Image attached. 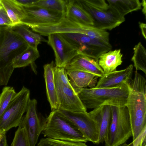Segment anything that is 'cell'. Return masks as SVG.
<instances>
[{
    "mask_svg": "<svg viewBox=\"0 0 146 146\" xmlns=\"http://www.w3.org/2000/svg\"><path fill=\"white\" fill-rule=\"evenodd\" d=\"M66 4V0H38L31 6H37L50 10L65 13Z\"/></svg>",
    "mask_w": 146,
    "mask_h": 146,
    "instance_id": "cell-26",
    "label": "cell"
},
{
    "mask_svg": "<svg viewBox=\"0 0 146 146\" xmlns=\"http://www.w3.org/2000/svg\"><path fill=\"white\" fill-rule=\"evenodd\" d=\"M17 93L12 86H5L0 94V117L7 109Z\"/></svg>",
    "mask_w": 146,
    "mask_h": 146,
    "instance_id": "cell-27",
    "label": "cell"
},
{
    "mask_svg": "<svg viewBox=\"0 0 146 146\" xmlns=\"http://www.w3.org/2000/svg\"><path fill=\"white\" fill-rule=\"evenodd\" d=\"M11 27L0 26V86H6L14 69L12 61L29 46Z\"/></svg>",
    "mask_w": 146,
    "mask_h": 146,
    "instance_id": "cell-2",
    "label": "cell"
},
{
    "mask_svg": "<svg viewBox=\"0 0 146 146\" xmlns=\"http://www.w3.org/2000/svg\"><path fill=\"white\" fill-rule=\"evenodd\" d=\"M2 7L0 4V10L2 8Z\"/></svg>",
    "mask_w": 146,
    "mask_h": 146,
    "instance_id": "cell-37",
    "label": "cell"
},
{
    "mask_svg": "<svg viewBox=\"0 0 146 146\" xmlns=\"http://www.w3.org/2000/svg\"><path fill=\"white\" fill-rule=\"evenodd\" d=\"M65 17L78 23L93 26L91 16L78 3L76 0H66Z\"/></svg>",
    "mask_w": 146,
    "mask_h": 146,
    "instance_id": "cell-19",
    "label": "cell"
},
{
    "mask_svg": "<svg viewBox=\"0 0 146 146\" xmlns=\"http://www.w3.org/2000/svg\"><path fill=\"white\" fill-rule=\"evenodd\" d=\"M66 71L70 82L76 92L87 87H94L98 82V77L90 73L76 70Z\"/></svg>",
    "mask_w": 146,
    "mask_h": 146,
    "instance_id": "cell-18",
    "label": "cell"
},
{
    "mask_svg": "<svg viewBox=\"0 0 146 146\" xmlns=\"http://www.w3.org/2000/svg\"><path fill=\"white\" fill-rule=\"evenodd\" d=\"M133 68V65L131 64L125 69L104 74L99 79L95 87L114 88L127 83L131 79Z\"/></svg>",
    "mask_w": 146,
    "mask_h": 146,
    "instance_id": "cell-14",
    "label": "cell"
},
{
    "mask_svg": "<svg viewBox=\"0 0 146 146\" xmlns=\"http://www.w3.org/2000/svg\"><path fill=\"white\" fill-rule=\"evenodd\" d=\"M12 27L11 21L6 11L2 7L0 10V26Z\"/></svg>",
    "mask_w": 146,
    "mask_h": 146,
    "instance_id": "cell-31",
    "label": "cell"
},
{
    "mask_svg": "<svg viewBox=\"0 0 146 146\" xmlns=\"http://www.w3.org/2000/svg\"><path fill=\"white\" fill-rule=\"evenodd\" d=\"M128 93L125 106L130 117L133 140L146 127V80L137 70L127 83Z\"/></svg>",
    "mask_w": 146,
    "mask_h": 146,
    "instance_id": "cell-1",
    "label": "cell"
},
{
    "mask_svg": "<svg viewBox=\"0 0 146 146\" xmlns=\"http://www.w3.org/2000/svg\"><path fill=\"white\" fill-rule=\"evenodd\" d=\"M141 5L143 7L142 12L146 17V1L143 0L141 3Z\"/></svg>",
    "mask_w": 146,
    "mask_h": 146,
    "instance_id": "cell-34",
    "label": "cell"
},
{
    "mask_svg": "<svg viewBox=\"0 0 146 146\" xmlns=\"http://www.w3.org/2000/svg\"><path fill=\"white\" fill-rule=\"evenodd\" d=\"M18 126L11 146H29L24 129L21 124Z\"/></svg>",
    "mask_w": 146,
    "mask_h": 146,
    "instance_id": "cell-29",
    "label": "cell"
},
{
    "mask_svg": "<svg viewBox=\"0 0 146 146\" xmlns=\"http://www.w3.org/2000/svg\"><path fill=\"white\" fill-rule=\"evenodd\" d=\"M37 146H89L85 143L56 140L46 137L41 138Z\"/></svg>",
    "mask_w": 146,
    "mask_h": 146,
    "instance_id": "cell-28",
    "label": "cell"
},
{
    "mask_svg": "<svg viewBox=\"0 0 146 146\" xmlns=\"http://www.w3.org/2000/svg\"><path fill=\"white\" fill-rule=\"evenodd\" d=\"M109 5L121 15L125 16L131 12L141 9V3L139 0H107Z\"/></svg>",
    "mask_w": 146,
    "mask_h": 146,
    "instance_id": "cell-24",
    "label": "cell"
},
{
    "mask_svg": "<svg viewBox=\"0 0 146 146\" xmlns=\"http://www.w3.org/2000/svg\"><path fill=\"white\" fill-rule=\"evenodd\" d=\"M76 93L86 109H94L103 106H125L128 90L126 83L111 88H84Z\"/></svg>",
    "mask_w": 146,
    "mask_h": 146,
    "instance_id": "cell-3",
    "label": "cell"
},
{
    "mask_svg": "<svg viewBox=\"0 0 146 146\" xmlns=\"http://www.w3.org/2000/svg\"><path fill=\"white\" fill-rule=\"evenodd\" d=\"M139 26L141 31L142 35L145 39H146V24L145 23L139 22Z\"/></svg>",
    "mask_w": 146,
    "mask_h": 146,
    "instance_id": "cell-32",
    "label": "cell"
},
{
    "mask_svg": "<svg viewBox=\"0 0 146 146\" xmlns=\"http://www.w3.org/2000/svg\"><path fill=\"white\" fill-rule=\"evenodd\" d=\"M48 36L47 43L54 52L56 66L64 68L74 57L79 54L77 48L60 33L51 34Z\"/></svg>",
    "mask_w": 146,
    "mask_h": 146,
    "instance_id": "cell-11",
    "label": "cell"
},
{
    "mask_svg": "<svg viewBox=\"0 0 146 146\" xmlns=\"http://www.w3.org/2000/svg\"><path fill=\"white\" fill-rule=\"evenodd\" d=\"M66 71L79 70L92 74L100 78L104 73L98 60L82 54H78L64 68Z\"/></svg>",
    "mask_w": 146,
    "mask_h": 146,
    "instance_id": "cell-15",
    "label": "cell"
},
{
    "mask_svg": "<svg viewBox=\"0 0 146 146\" xmlns=\"http://www.w3.org/2000/svg\"><path fill=\"white\" fill-rule=\"evenodd\" d=\"M0 4L9 17L12 27L21 24L26 16L24 7L15 0H0Z\"/></svg>",
    "mask_w": 146,
    "mask_h": 146,
    "instance_id": "cell-21",
    "label": "cell"
},
{
    "mask_svg": "<svg viewBox=\"0 0 146 146\" xmlns=\"http://www.w3.org/2000/svg\"><path fill=\"white\" fill-rule=\"evenodd\" d=\"M37 49L29 46L21 54L16 56L12 60L14 69L26 67L34 63L40 56Z\"/></svg>",
    "mask_w": 146,
    "mask_h": 146,
    "instance_id": "cell-23",
    "label": "cell"
},
{
    "mask_svg": "<svg viewBox=\"0 0 146 146\" xmlns=\"http://www.w3.org/2000/svg\"><path fill=\"white\" fill-rule=\"evenodd\" d=\"M24 7L26 16L21 24L31 28L56 24L65 17V13L37 6Z\"/></svg>",
    "mask_w": 146,
    "mask_h": 146,
    "instance_id": "cell-10",
    "label": "cell"
},
{
    "mask_svg": "<svg viewBox=\"0 0 146 146\" xmlns=\"http://www.w3.org/2000/svg\"><path fill=\"white\" fill-rule=\"evenodd\" d=\"M41 134L58 140L85 143L89 141L78 128L57 110H52L44 119Z\"/></svg>",
    "mask_w": 146,
    "mask_h": 146,
    "instance_id": "cell-4",
    "label": "cell"
},
{
    "mask_svg": "<svg viewBox=\"0 0 146 146\" xmlns=\"http://www.w3.org/2000/svg\"><path fill=\"white\" fill-rule=\"evenodd\" d=\"M29 89L23 86L0 117V133H5L20 124L30 99Z\"/></svg>",
    "mask_w": 146,
    "mask_h": 146,
    "instance_id": "cell-6",
    "label": "cell"
},
{
    "mask_svg": "<svg viewBox=\"0 0 146 146\" xmlns=\"http://www.w3.org/2000/svg\"><path fill=\"white\" fill-rule=\"evenodd\" d=\"M0 146H9L8 144L6 133H5L0 141Z\"/></svg>",
    "mask_w": 146,
    "mask_h": 146,
    "instance_id": "cell-33",
    "label": "cell"
},
{
    "mask_svg": "<svg viewBox=\"0 0 146 146\" xmlns=\"http://www.w3.org/2000/svg\"><path fill=\"white\" fill-rule=\"evenodd\" d=\"M122 56L120 49L110 50L101 55L98 62L104 74L116 71L117 67L122 63Z\"/></svg>",
    "mask_w": 146,
    "mask_h": 146,
    "instance_id": "cell-20",
    "label": "cell"
},
{
    "mask_svg": "<svg viewBox=\"0 0 146 146\" xmlns=\"http://www.w3.org/2000/svg\"><path fill=\"white\" fill-rule=\"evenodd\" d=\"M60 33L71 44L77 48L79 54L84 55L98 60L102 54L111 50V45L83 34Z\"/></svg>",
    "mask_w": 146,
    "mask_h": 146,
    "instance_id": "cell-8",
    "label": "cell"
},
{
    "mask_svg": "<svg viewBox=\"0 0 146 146\" xmlns=\"http://www.w3.org/2000/svg\"><path fill=\"white\" fill-rule=\"evenodd\" d=\"M146 127L132 141L134 146H146Z\"/></svg>",
    "mask_w": 146,
    "mask_h": 146,
    "instance_id": "cell-30",
    "label": "cell"
},
{
    "mask_svg": "<svg viewBox=\"0 0 146 146\" xmlns=\"http://www.w3.org/2000/svg\"><path fill=\"white\" fill-rule=\"evenodd\" d=\"M55 67L53 61L43 66L46 95L52 110L59 108L54 77Z\"/></svg>",
    "mask_w": 146,
    "mask_h": 146,
    "instance_id": "cell-17",
    "label": "cell"
},
{
    "mask_svg": "<svg viewBox=\"0 0 146 146\" xmlns=\"http://www.w3.org/2000/svg\"><path fill=\"white\" fill-rule=\"evenodd\" d=\"M55 82L58 108L74 111H86L87 109L81 102L70 83L63 84L55 80Z\"/></svg>",
    "mask_w": 146,
    "mask_h": 146,
    "instance_id": "cell-13",
    "label": "cell"
},
{
    "mask_svg": "<svg viewBox=\"0 0 146 146\" xmlns=\"http://www.w3.org/2000/svg\"><path fill=\"white\" fill-rule=\"evenodd\" d=\"M37 101L30 99L20 123L24 129L29 146H35L42 130L44 119L41 120L36 112Z\"/></svg>",
    "mask_w": 146,
    "mask_h": 146,
    "instance_id": "cell-12",
    "label": "cell"
},
{
    "mask_svg": "<svg viewBox=\"0 0 146 146\" xmlns=\"http://www.w3.org/2000/svg\"><path fill=\"white\" fill-rule=\"evenodd\" d=\"M76 1L91 17L93 22V26L98 29L111 30L125 21L124 17L109 5L107 8H100L92 6L86 0Z\"/></svg>",
    "mask_w": 146,
    "mask_h": 146,
    "instance_id": "cell-7",
    "label": "cell"
},
{
    "mask_svg": "<svg viewBox=\"0 0 146 146\" xmlns=\"http://www.w3.org/2000/svg\"><path fill=\"white\" fill-rule=\"evenodd\" d=\"M111 108V118L105 137V146H119L132 136L130 117L125 106Z\"/></svg>",
    "mask_w": 146,
    "mask_h": 146,
    "instance_id": "cell-5",
    "label": "cell"
},
{
    "mask_svg": "<svg viewBox=\"0 0 146 146\" xmlns=\"http://www.w3.org/2000/svg\"><path fill=\"white\" fill-rule=\"evenodd\" d=\"M134 54L131 60L136 70H140L146 74V50L141 42L133 48Z\"/></svg>",
    "mask_w": 146,
    "mask_h": 146,
    "instance_id": "cell-25",
    "label": "cell"
},
{
    "mask_svg": "<svg viewBox=\"0 0 146 146\" xmlns=\"http://www.w3.org/2000/svg\"><path fill=\"white\" fill-rule=\"evenodd\" d=\"M89 113L99 126V134L98 144L103 143L111 121V106H101L94 109Z\"/></svg>",
    "mask_w": 146,
    "mask_h": 146,
    "instance_id": "cell-16",
    "label": "cell"
},
{
    "mask_svg": "<svg viewBox=\"0 0 146 146\" xmlns=\"http://www.w3.org/2000/svg\"><path fill=\"white\" fill-rule=\"evenodd\" d=\"M5 133H0V141L1 140V139L2 138V137L4 134Z\"/></svg>",
    "mask_w": 146,
    "mask_h": 146,
    "instance_id": "cell-36",
    "label": "cell"
},
{
    "mask_svg": "<svg viewBox=\"0 0 146 146\" xmlns=\"http://www.w3.org/2000/svg\"><path fill=\"white\" fill-rule=\"evenodd\" d=\"M57 110L62 116L75 125L89 141L98 144L99 126L89 112L71 111L60 108Z\"/></svg>",
    "mask_w": 146,
    "mask_h": 146,
    "instance_id": "cell-9",
    "label": "cell"
},
{
    "mask_svg": "<svg viewBox=\"0 0 146 146\" xmlns=\"http://www.w3.org/2000/svg\"><path fill=\"white\" fill-rule=\"evenodd\" d=\"M119 146H134L133 142L129 144H127L126 143H125Z\"/></svg>",
    "mask_w": 146,
    "mask_h": 146,
    "instance_id": "cell-35",
    "label": "cell"
},
{
    "mask_svg": "<svg viewBox=\"0 0 146 146\" xmlns=\"http://www.w3.org/2000/svg\"><path fill=\"white\" fill-rule=\"evenodd\" d=\"M11 27L13 30L27 42L29 46L33 48L37 49L38 46L41 42H47L41 35L33 32L25 25L19 24Z\"/></svg>",
    "mask_w": 146,
    "mask_h": 146,
    "instance_id": "cell-22",
    "label": "cell"
}]
</instances>
